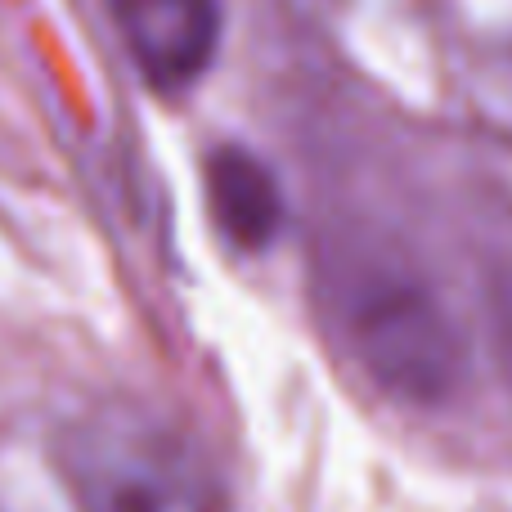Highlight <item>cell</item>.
Returning <instances> with one entry per match:
<instances>
[{
  "label": "cell",
  "mask_w": 512,
  "mask_h": 512,
  "mask_svg": "<svg viewBox=\"0 0 512 512\" xmlns=\"http://www.w3.org/2000/svg\"><path fill=\"white\" fill-rule=\"evenodd\" d=\"M324 301L364 378L405 405H445L468 378V342L436 283L382 239L324 252Z\"/></svg>",
  "instance_id": "cell-1"
},
{
  "label": "cell",
  "mask_w": 512,
  "mask_h": 512,
  "mask_svg": "<svg viewBox=\"0 0 512 512\" xmlns=\"http://www.w3.org/2000/svg\"><path fill=\"white\" fill-rule=\"evenodd\" d=\"M59 468L77 512H225L221 472L203 445L135 400L72 418Z\"/></svg>",
  "instance_id": "cell-2"
},
{
  "label": "cell",
  "mask_w": 512,
  "mask_h": 512,
  "mask_svg": "<svg viewBox=\"0 0 512 512\" xmlns=\"http://www.w3.org/2000/svg\"><path fill=\"white\" fill-rule=\"evenodd\" d=\"M131 59L162 90L198 81L221 45L216 0H108Z\"/></svg>",
  "instance_id": "cell-3"
},
{
  "label": "cell",
  "mask_w": 512,
  "mask_h": 512,
  "mask_svg": "<svg viewBox=\"0 0 512 512\" xmlns=\"http://www.w3.org/2000/svg\"><path fill=\"white\" fill-rule=\"evenodd\" d=\"M207 207L221 234L243 252H261L283 230V194L256 153L225 144L207 158Z\"/></svg>",
  "instance_id": "cell-4"
},
{
  "label": "cell",
  "mask_w": 512,
  "mask_h": 512,
  "mask_svg": "<svg viewBox=\"0 0 512 512\" xmlns=\"http://www.w3.org/2000/svg\"><path fill=\"white\" fill-rule=\"evenodd\" d=\"M486 333H490V355H495L499 378L512 391V261L495 265L486 274Z\"/></svg>",
  "instance_id": "cell-5"
}]
</instances>
